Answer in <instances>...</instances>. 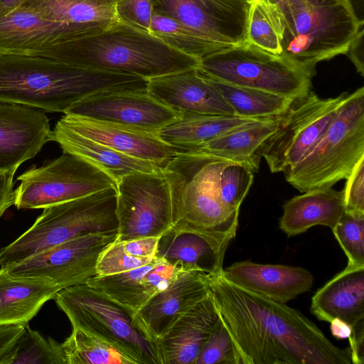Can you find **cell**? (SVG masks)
Listing matches in <instances>:
<instances>
[{"label": "cell", "instance_id": "cell-8", "mask_svg": "<svg viewBox=\"0 0 364 364\" xmlns=\"http://www.w3.org/2000/svg\"><path fill=\"white\" fill-rule=\"evenodd\" d=\"M198 70L223 82L295 100L311 90L316 74L245 42L200 59Z\"/></svg>", "mask_w": 364, "mask_h": 364}, {"label": "cell", "instance_id": "cell-33", "mask_svg": "<svg viewBox=\"0 0 364 364\" xmlns=\"http://www.w3.org/2000/svg\"><path fill=\"white\" fill-rule=\"evenodd\" d=\"M62 345L67 364H141L107 340L80 328H73Z\"/></svg>", "mask_w": 364, "mask_h": 364}, {"label": "cell", "instance_id": "cell-11", "mask_svg": "<svg viewBox=\"0 0 364 364\" xmlns=\"http://www.w3.org/2000/svg\"><path fill=\"white\" fill-rule=\"evenodd\" d=\"M17 180L14 205L18 209H39L117 188L116 181L86 159L63 151L58 158L33 166Z\"/></svg>", "mask_w": 364, "mask_h": 364}, {"label": "cell", "instance_id": "cell-44", "mask_svg": "<svg viewBox=\"0 0 364 364\" xmlns=\"http://www.w3.org/2000/svg\"><path fill=\"white\" fill-rule=\"evenodd\" d=\"M26 324H0V363L18 339Z\"/></svg>", "mask_w": 364, "mask_h": 364}, {"label": "cell", "instance_id": "cell-2", "mask_svg": "<svg viewBox=\"0 0 364 364\" xmlns=\"http://www.w3.org/2000/svg\"><path fill=\"white\" fill-rule=\"evenodd\" d=\"M148 80L75 66L41 56L0 52V102L63 112L104 91L147 92Z\"/></svg>", "mask_w": 364, "mask_h": 364}, {"label": "cell", "instance_id": "cell-12", "mask_svg": "<svg viewBox=\"0 0 364 364\" xmlns=\"http://www.w3.org/2000/svg\"><path fill=\"white\" fill-rule=\"evenodd\" d=\"M116 241L161 237L173 226L170 187L163 169L125 176L117 183Z\"/></svg>", "mask_w": 364, "mask_h": 364}, {"label": "cell", "instance_id": "cell-16", "mask_svg": "<svg viewBox=\"0 0 364 364\" xmlns=\"http://www.w3.org/2000/svg\"><path fill=\"white\" fill-rule=\"evenodd\" d=\"M190 269L179 262L156 257L151 263L127 272L95 276L87 284L122 306L132 316L151 298L167 289Z\"/></svg>", "mask_w": 364, "mask_h": 364}, {"label": "cell", "instance_id": "cell-20", "mask_svg": "<svg viewBox=\"0 0 364 364\" xmlns=\"http://www.w3.org/2000/svg\"><path fill=\"white\" fill-rule=\"evenodd\" d=\"M58 121L85 137L162 168L177 152L157 133L66 114Z\"/></svg>", "mask_w": 364, "mask_h": 364}, {"label": "cell", "instance_id": "cell-4", "mask_svg": "<svg viewBox=\"0 0 364 364\" xmlns=\"http://www.w3.org/2000/svg\"><path fill=\"white\" fill-rule=\"evenodd\" d=\"M227 162L195 150L177 151L163 168L172 199L171 230L198 235L223 255L235 237L240 213L217 194V180Z\"/></svg>", "mask_w": 364, "mask_h": 364}, {"label": "cell", "instance_id": "cell-30", "mask_svg": "<svg viewBox=\"0 0 364 364\" xmlns=\"http://www.w3.org/2000/svg\"><path fill=\"white\" fill-rule=\"evenodd\" d=\"M263 120L266 119L237 115H187L161 129L157 134L177 151H186L225 132Z\"/></svg>", "mask_w": 364, "mask_h": 364}, {"label": "cell", "instance_id": "cell-1", "mask_svg": "<svg viewBox=\"0 0 364 364\" xmlns=\"http://www.w3.org/2000/svg\"><path fill=\"white\" fill-rule=\"evenodd\" d=\"M208 274L218 318L232 342L235 364H351L299 311Z\"/></svg>", "mask_w": 364, "mask_h": 364}, {"label": "cell", "instance_id": "cell-21", "mask_svg": "<svg viewBox=\"0 0 364 364\" xmlns=\"http://www.w3.org/2000/svg\"><path fill=\"white\" fill-rule=\"evenodd\" d=\"M223 273L234 284L282 303L309 291L314 283L313 275L304 268L248 260L233 263Z\"/></svg>", "mask_w": 364, "mask_h": 364}, {"label": "cell", "instance_id": "cell-34", "mask_svg": "<svg viewBox=\"0 0 364 364\" xmlns=\"http://www.w3.org/2000/svg\"><path fill=\"white\" fill-rule=\"evenodd\" d=\"M0 364H67L62 343L45 338L28 324Z\"/></svg>", "mask_w": 364, "mask_h": 364}, {"label": "cell", "instance_id": "cell-9", "mask_svg": "<svg viewBox=\"0 0 364 364\" xmlns=\"http://www.w3.org/2000/svg\"><path fill=\"white\" fill-rule=\"evenodd\" d=\"M348 95L343 92L324 99L311 90L294 100L279 117L275 131L258 149L269 171L284 173L304 159L328 130Z\"/></svg>", "mask_w": 364, "mask_h": 364}, {"label": "cell", "instance_id": "cell-50", "mask_svg": "<svg viewBox=\"0 0 364 364\" xmlns=\"http://www.w3.org/2000/svg\"><path fill=\"white\" fill-rule=\"evenodd\" d=\"M351 6L356 17L364 23V0H346Z\"/></svg>", "mask_w": 364, "mask_h": 364}, {"label": "cell", "instance_id": "cell-43", "mask_svg": "<svg viewBox=\"0 0 364 364\" xmlns=\"http://www.w3.org/2000/svg\"><path fill=\"white\" fill-rule=\"evenodd\" d=\"M160 237H144L120 242L115 241L125 253L131 256L155 258Z\"/></svg>", "mask_w": 364, "mask_h": 364}, {"label": "cell", "instance_id": "cell-19", "mask_svg": "<svg viewBox=\"0 0 364 364\" xmlns=\"http://www.w3.org/2000/svg\"><path fill=\"white\" fill-rule=\"evenodd\" d=\"M209 292L208 273L198 270L185 272L134 314L132 324L144 338L156 343L176 321Z\"/></svg>", "mask_w": 364, "mask_h": 364}, {"label": "cell", "instance_id": "cell-28", "mask_svg": "<svg viewBox=\"0 0 364 364\" xmlns=\"http://www.w3.org/2000/svg\"><path fill=\"white\" fill-rule=\"evenodd\" d=\"M60 289L38 277H18L0 268V324H28Z\"/></svg>", "mask_w": 364, "mask_h": 364}, {"label": "cell", "instance_id": "cell-47", "mask_svg": "<svg viewBox=\"0 0 364 364\" xmlns=\"http://www.w3.org/2000/svg\"><path fill=\"white\" fill-rule=\"evenodd\" d=\"M363 36L364 31L362 28L346 53L355 66L357 73L362 77L364 76Z\"/></svg>", "mask_w": 364, "mask_h": 364}, {"label": "cell", "instance_id": "cell-10", "mask_svg": "<svg viewBox=\"0 0 364 364\" xmlns=\"http://www.w3.org/2000/svg\"><path fill=\"white\" fill-rule=\"evenodd\" d=\"M72 324L110 342L141 364H161L156 343L133 326L131 314L87 284L60 289L54 298Z\"/></svg>", "mask_w": 364, "mask_h": 364}, {"label": "cell", "instance_id": "cell-24", "mask_svg": "<svg viewBox=\"0 0 364 364\" xmlns=\"http://www.w3.org/2000/svg\"><path fill=\"white\" fill-rule=\"evenodd\" d=\"M310 311L330 323L338 318L352 327L364 323V265L347 264L316 291Z\"/></svg>", "mask_w": 364, "mask_h": 364}, {"label": "cell", "instance_id": "cell-26", "mask_svg": "<svg viewBox=\"0 0 364 364\" xmlns=\"http://www.w3.org/2000/svg\"><path fill=\"white\" fill-rule=\"evenodd\" d=\"M344 211L342 191L332 187L316 188L286 201L279 225L288 237L304 233L316 225L333 229Z\"/></svg>", "mask_w": 364, "mask_h": 364}, {"label": "cell", "instance_id": "cell-5", "mask_svg": "<svg viewBox=\"0 0 364 364\" xmlns=\"http://www.w3.org/2000/svg\"><path fill=\"white\" fill-rule=\"evenodd\" d=\"M274 28L279 55L316 74L317 63L346 53L363 22L346 0H282Z\"/></svg>", "mask_w": 364, "mask_h": 364}, {"label": "cell", "instance_id": "cell-22", "mask_svg": "<svg viewBox=\"0 0 364 364\" xmlns=\"http://www.w3.org/2000/svg\"><path fill=\"white\" fill-rule=\"evenodd\" d=\"M77 38L68 26L22 4L0 19V52L32 55L48 46Z\"/></svg>", "mask_w": 364, "mask_h": 364}, {"label": "cell", "instance_id": "cell-23", "mask_svg": "<svg viewBox=\"0 0 364 364\" xmlns=\"http://www.w3.org/2000/svg\"><path fill=\"white\" fill-rule=\"evenodd\" d=\"M218 318L209 292L156 340L161 364H195Z\"/></svg>", "mask_w": 364, "mask_h": 364}, {"label": "cell", "instance_id": "cell-32", "mask_svg": "<svg viewBox=\"0 0 364 364\" xmlns=\"http://www.w3.org/2000/svg\"><path fill=\"white\" fill-rule=\"evenodd\" d=\"M208 79L237 116L258 119L277 118L294 100L270 92Z\"/></svg>", "mask_w": 364, "mask_h": 364}, {"label": "cell", "instance_id": "cell-45", "mask_svg": "<svg viewBox=\"0 0 364 364\" xmlns=\"http://www.w3.org/2000/svg\"><path fill=\"white\" fill-rule=\"evenodd\" d=\"M16 171L0 172V218L15 201L14 177Z\"/></svg>", "mask_w": 364, "mask_h": 364}, {"label": "cell", "instance_id": "cell-7", "mask_svg": "<svg viewBox=\"0 0 364 364\" xmlns=\"http://www.w3.org/2000/svg\"><path fill=\"white\" fill-rule=\"evenodd\" d=\"M364 157V87L348 97L328 130L286 181L300 192L331 188L346 179Z\"/></svg>", "mask_w": 364, "mask_h": 364}, {"label": "cell", "instance_id": "cell-17", "mask_svg": "<svg viewBox=\"0 0 364 364\" xmlns=\"http://www.w3.org/2000/svg\"><path fill=\"white\" fill-rule=\"evenodd\" d=\"M147 92L181 117L235 115L218 90L198 68L149 79Z\"/></svg>", "mask_w": 364, "mask_h": 364}, {"label": "cell", "instance_id": "cell-41", "mask_svg": "<svg viewBox=\"0 0 364 364\" xmlns=\"http://www.w3.org/2000/svg\"><path fill=\"white\" fill-rule=\"evenodd\" d=\"M116 9L121 22L151 33L153 9L151 0H116Z\"/></svg>", "mask_w": 364, "mask_h": 364}, {"label": "cell", "instance_id": "cell-13", "mask_svg": "<svg viewBox=\"0 0 364 364\" xmlns=\"http://www.w3.org/2000/svg\"><path fill=\"white\" fill-rule=\"evenodd\" d=\"M116 238L112 233L84 234L1 267L14 276L48 279L60 289L85 284L97 275L100 255Z\"/></svg>", "mask_w": 364, "mask_h": 364}, {"label": "cell", "instance_id": "cell-39", "mask_svg": "<svg viewBox=\"0 0 364 364\" xmlns=\"http://www.w3.org/2000/svg\"><path fill=\"white\" fill-rule=\"evenodd\" d=\"M195 364H235L232 340L219 318L201 348Z\"/></svg>", "mask_w": 364, "mask_h": 364}, {"label": "cell", "instance_id": "cell-40", "mask_svg": "<svg viewBox=\"0 0 364 364\" xmlns=\"http://www.w3.org/2000/svg\"><path fill=\"white\" fill-rule=\"evenodd\" d=\"M155 258L131 256L122 250L117 242L114 241L98 257L96 265L97 276L118 274L139 268L151 263Z\"/></svg>", "mask_w": 364, "mask_h": 364}, {"label": "cell", "instance_id": "cell-48", "mask_svg": "<svg viewBox=\"0 0 364 364\" xmlns=\"http://www.w3.org/2000/svg\"><path fill=\"white\" fill-rule=\"evenodd\" d=\"M331 331L337 339L349 338L352 334V327L344 321L336 318L331 322Z\"/></svg>", "mask_w": 364, "mask_h": 364}, {"label": "cell", "instance_id": "cell-14", "mask_svg": "<svg viewBox=\"0 0 364 364\" xmlns=\"http://www.w3.org/2000/svg\"><path fill=\"white\" fill-rule=\"evenodd\" d=\"M154 12L168 16L220 50L247 40L250 0H151Z\"/></svg>", "mask_w": 364, "mask_h": 364}, {"label": "cell", "instance_id": "cell-29", "mask_svg": "<svg viewBox=\"0 0 364 364\" xmlns=\"http://www.w3.org/2000/svg\"><path fill=\"white\" fill-rule=\"evenodd\" d=\"M279 117L225 132L191 150L244 165L255 173L261 159L257 154L258 149L277 129Z\"/></svg>", "mask_w": 364, "mask_h": 364}, {"label": "cell", "instance_id": "cell-49", "mask_svg": "<svg viewBox=\"0 0 364 364\" xmlns=\"http://www.w3.org/2000/svg\"><path fill=\"white\" fill-rule=\"evenodd\" d=\"M30 0H0V19Z\"/></svg>", "mask_w": 364, "mask_h": 364}, {"label": "cell", "instance_id": "cell-37", "mask_svg": "<svg viewBox=\"0 0 364 364\" xmlns=\"http://www.w3.org/2000/svg\"><path fill=\"white\" fill-rule=\"evenodd\" d=\"M331 230L348 258V264L364 265V215L344 211Z\"/></svg>", "mask_w": 364, "mask_h": 364}, {"label": "cell", "instance_id": "cell-38", "mask_svg": "<svg viewBox=\"0 0 364 364\" xmlns=\"http://www.w3.org/2000/svg\"><path fill=\"white\" fill-rule=\"evenodd\" d=\"M247 40L270 53H282L278 35L264 8L257 0H250L247 23Z\"/></svg>", "mask_w": 364, "mask_h": 364}, {"label": "cell", "instance_id": "cell-6", "mask_svg": "<svg viewBox=\"0 0 364 364\" xmlns=\"http://www.w3.org/2000/svg\"><path fill=\"white\" fill-rule=\"evenodd\" d=\"M117 188L43 209L34 223L0 250V266L21 262L87 233L117 234Z\"/></svg>", "mask_w": 364, "mask_h": 364}, {"label": "cell", "instance_id": "cell-46", "mask_svg": "<svg viewBox=\"0 0 364 364\" xmlns=\"http://www.w3.org/2000/svg\"><path fill=\"white\" fill-rule=\"evenodd\" d=\"M348 338L350 347L348 348L351 363L363 364L364 363V323L353 328Z\"/></svg>", "mask_w": 364, "mask_h": 364}, {"label": "cell", "instance_id": "cell-35", "mask_svg": "<svg viewBox=\"0 0 364 364\" xmlns=\"http://www.w3.org/2000/svg\"><path fill=\"white\" fill-rule=\"evenodd\" d=\"M151 33L170 46L198 59L221 50L214 43L180 22L154 11Z\"/></svg>", "mask_w": 364, "mask_h": 364}, {"label": "cell", "instance_id": "cell-31", "mask_svg": "<svg viewBox=\"0 0 364 364\" xmlns=\"http://www.w3.org/2000/svg\"><path fill=\"white\" fill-rule=\"evenodd\" d=\"M224 256L201 237L171 230L160 237L156 253L157 257L169 262H179L208 274L223 269Z\"/></svg>", "mask_w": 364, "mask_h": 364}, {"label": "cell", "instance_id": "cell-3", "mask_svg": "<svg viewBox=\"0 0 364 364\" xmlns=\"http://www.w3.org/2000/svg\"><path fill=\"white\" fill-rule=\"evenodd\" d=\"M32 55L146 80L198 68L200 62L122 22L96 34L48 46Z\"/></svg>", "mask_w": 364, "mask_h": 364}, {"label": "cell", "instance_id": "cell-15", "mask_svg": "<svg viewBox=\"0 0 364 364\" xmlns=\"http://www.w3.org/2000/svg\"><path fill=\"white\" fill-rule=\"evenodd\" d=\"M64 114L154 133L181 117L147 92L130 90L93 94L73 104Z\"/></svg>", "mask_w": 364, "mask_h": 364}, {"label": "cell", "instance_id": "cell-42", "mask_svg": "<svg viewBox=\"0 0 364 364\" xmlns=\"http://www.w3.org/2000/svg\"><path fill=\"white\" fill-rule=\"evenodd\" d=\"M342 193L346 212L364 215V157L346 178Z\"/></svg>", "mask_w": 364, "mask_h": 364}, {"label": "cell", "instance_id": "cell-25", "mask_svg": "<svg viewBox=\"0 0 364 364\" xmlns=\"http://www.w3.org/2000/svg\"><path fill=\"white\" fill-rule=\"evenodd\" d=\"M24 4L46 19L68 26L77 38L98 33L121 22L116 0H30Z\"/></svg>", "mask_w": 364, "mask_h": 364}, {"label": "cell", "instance_id": "cell-18", "mask_svg": "<svg viewBox=\"0 0 364 364\" xmlns=\"http://www.w3.org/2000/svg\"><path fill=\"white\" fill-rule=\"evenodd\" d=\"M50 141L52 129L44 112L0 102V172L16 171Z\"/></svg>", "mask_w": 364, "mask_h": 364}, {"label": "cell", "instance_id": "cell-27", "mask_svg": "<svg viewBox=\"0 0 364 364\" xmlns=\"http://www.w3.org/2000/svg\"><path fill=\"white\" fill-rule=\"evenodd\" d=\"M52 141L63 151L77 155L96 165L117 182L125 176L157 172L163 169L149 161L138 159L85 137L68 128L59 121L52 129Z\"/></svg>", "mask_w": 364, "mask_h": 364}, {"label": "cell", "instance_id": "cell-36", "mask_svg": "<svg viewBox=\"0 0 364 364\" xmlns=\"http://www.w3.org/2000/svg\"><path fill=\"white\" fill-rule=\"evenodd\" d=\"M254 179V173L244 165L227 162L220 171L216 190L228 208L240 210Z\"/></svg>", "mask_w": 364, "mask_h": 364}]
</instances>
